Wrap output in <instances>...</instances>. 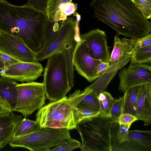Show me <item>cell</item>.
Segmentation results:
<instances>
[{"mask_svg":"<svg viewBox=\"0 0 151 151\" xmlns=\"http://www.w3.org/2000/svg\"><path fill=\"white\" fill-rule=\"evenodd\" d=\"M47 20L45 12L30 6L0 0V31L19 38L35 53L42 45Z\"/></svg>","mask_w":151,"mask_h":151,"instance_id":"1","label":"cell"},{"mask_svg":"<svg viewBox=\"0 0 151 151\" xmlns=\"http://www.w3.org/2000/svg\"><path fill=\"white\" fill-rule=\"evenodd\" d=\"M95 16L116 32L117 35L136 39L151 32V23L131 0H93Z\"/></svg>","mask_w":151,"mask_h":151,"instance_id":"2","label":"cell"},{"mask_svg":"<svg viewBox=\"0 0 151 151\" xmlns=\"http://www.w3.org/2000/svg\"><path fill=\"white\" fill-rule=\"evenodd\" d=\"M91 90L87 87L83 91L76 90L68 96L42 106L36 114V121L40 127L76 129L80 122L77 106Z\"/></svg>","mask_w":151,"mask_h":151,"instance_id":"3","label":"cell"},{"mask_svg":"<svg viewBox=\"0 0 151 151\" xmlns=\"http://www.w3.org/2000/svg\"><path fill=\"white\" fill-rule=\"evenodd\" d=\"M114 122L100 114L80 122L76 129L80 135L81 151H112L111 129Z\"/></svg>","mask_w":151,"mask_h":151,"instance_id":"4","label":"cell"},{"mask_svg":"<svg viewBox=\"0 0 151 151\" xmlns=\"http://www.w3.org/2000/svg\"><path fill=\"white\" fill-rule=\"evenodd\" d=\"M47 59L42 83L47 99L53 102L65 97L72 88L64 51L54 54Z\"/></svg>","mask_w":151,"mask_h":151,"instance_id":"5","label":"cell"},{"mask_svg":"<svg viewBox=\"0 0 151 151\" xmlns=\"http://www.w3.org/2000/svg\"><path fill=\"white\" fill-rule=\"evenodd\" d=\"M71 138L68 129L40 127L29 134L14 137L9 144L12 148L24 147L32 151H47Z\"/></svg>","mask_w":151,"mask_h":151,"instance_id":"6","label":"cell"},{"mask_svg":"<svg viewBox=\"0 0 151 151\" xmlns=\"http://www.w3.org/2000/svg\"><path fill=\"white\" fill-rule=\"evenodd\" d=\"M16 86L17 102L13 111L20 113L26 118L45 104L46 95L42 82L18 83Z\"/></svg>","mask_w":151,"mask_h":151,"instance_id":"7","label":"cell"},{"mask_svg":"<svg viewBox=\"0 0 151 151\" xmlns=\"http://www.w3.org/2000/svg\"><path fill=\"white\" fill-rule=\"evenodd\" d=\"M77 21L72 17L67 18L54 41L36 53V58L39 62L47 59L51 55L63 51L69 47L76 46L81 40Z\"/></svg>","mask_w":151,"mask_h":151,"instance_id":"8","label":"cell"},{"mask_svg":"<svg viewBox=\"0 0 151 151\" xmlns=\"http://www.w3.org/2000/svg\"><path fill=\"white\" fill-rule=\"evenodd\" d=\"M151 45V34L136 39L120 38L115 36L113 47L110 56L109 65L123 60L131 59L132 53L137 50Z\"/></svg>","mask_w":151,"mask_h":151,"instance_id":"9","label":"cell"},{"mask_svg":"<svg viewBox=\"0 0 151 151\" xmlns=\"http://www.w3.org/2000/svg\"><path fill=\"white\" fill-rule=\"evenodd\" d=\"M119 90L124 92L135 86L151 83V67L144 64L130 63L119 73Z\"/></svg>","mask_w":151,"mask_h":151,"instance_id":"10","label":"cell"},{"mask_svg":"<svg viewBox=\"0 0 151 151\" xmlns=\"http://www.w3.org/2000/svg\"><path fill=\"white\" fill-rule=\"evenodd\" d=\"M101 62L91 56L88 47L82 40L78 42L73 53V63L78 74L89 82H93L100 77L96 70Z\"/></svg>","mask_w":151,"mask_h":151,"instance_id":"11","label":"cell"},{"mask_svg":"<svg viewBox=\"0 0 151 151\" xmlns=\"http://www.w3.org/2000/svg\"><path fill=\"white\" fill-rule=\"evenodd\" d=\"M0 51L21 61L39 62L36 53L19 38L0 31Z\"/></svg>","mask_w":151,"mask_h":151,"instance_id":"12","label":"cell"},{"mask_svg":"<svg viewBox=\"0 0 151 151\" xmlns=\"http://www.w3.org/2000/svg\"><path fill=\"white\" fill-rule=\"evenodd\" d=\"M80 37L88 47L91 57L102 62H109L110 55L104 31L96 29L80 35Z\"/></svg>","mask_w":151,"mask_h":151,"instance_id":"13","label":"cell"},{"mask_svg":"<svg viewBox=\"0 0 151 151\" xmlns=\"http://www.w3.org/2000/svg\"><path fill=\"white\" fill-rule=\"evenodd\" d=\"M43 68L39 62H19L6 67L1 75L21 82L33 81L42 75Z\"/></svg>","mask_w":151,"mask_h":151,"instance_id":"14","label":"cell"},{"mask_svg":"<svg viewBox=\"0 0 151 151\" xmlns=\"http://www.w3.org/2000/svg\"><path fill=\"white\" fill-rule=\"evenodd\" d=\"M128 141L112 147V151H151V131H129Z\"/></svg>","mask_w":151,"mask_h":151,"instance_id":"15","label":"cell"},{"mask_svg":"<svg viewBox=\"0 0 151 151\" xmlns=\"http://www.w3.org/2000/svg\"><path fill=\"white\" fill-rule=\"evenodd\" d=\"M136 116L147 125L151 123V83L141 85L135 106Z\"/></svg>","mask_w":151,"mask_h":151,"instance_id":"16","label":"cell"},{"mask_svg":"<svg viewBox=\"0 0 151 151\" xmlns=\"http://www.w3.org/2000/svg\"><path fill=\"white\" fill-rule=\"evenodd\" d=\"M22 119L13 112L0 115V149L9 144L14 137L16 127Z\"/></svg>","mask_w":151,"mask_h":151,"instance_id":"17","label":"cell"},{"mask_svg":"<svg viewBox=\"0 0 151 151\" xmlns=\"http://www.w3.org/2000/svg\"><path fill=\"white\" fill-rule=\"evenodd\" d=\"M18 83L12 79L0 77V104L11 112L17 102Z\"/></svg>","mask_w":151,"mask_h":151,"instance_id":"18","label":"cell"},{"mask_svg":"<svg viewBox=\"0 0 151 151\" xmlns=\"http://www.w3.org/2000/svg\"><path fill=\"white\" fill-rule=\"evenodd\" d=\"M64 21H56L47 19L44 29L43 43L40 49L47 47L55 39Z\"/></svg>","mask_w":151,"mask_h":151,"instance_id":"19","label":"cell"},{"mask_svg":"<svg viewBox=\"0 0 151 151\" xmlns=\"http://www.w3.org/2000/svg\"><path fill=\"white\" fill-rule=\"evenodd\" d=\"M141 85L132 87L124 93L123 113H128L136 116L135 106Z\"/></svg>","mask_w":151,"mask_h":151,"instance_id":"20","label":"cell"},{"mask_svg":"<svg viewBox=\"0 0 151 151\" xmlns=\"http://www.w3.org/2000/svg\"><path fill=\"white\" fill-rule=\"evenodd\" d=\"M130 127L128 126L119 124L117 122L113 123L111 133V148L128 141V133Z\"/></svg>","mask_w":151,"mask_h":151,"instance_id":"21","label":"cell"},{"mask_svg":"<svg viewBox=\"0 0 151 151\" xmlns=\"http://www.w3.org/2000/svg\"><path fill=\"white\" fill-rule=\"evenodd\" d=\"M40 127L35 121L25 118L22 119L16 127L14 132V137H17L31 133Z\"/></svg>","mask_w":151,"mask_h":151,"instance_id":"22","label":"cell"},{"mask_svg":"<svg viewBox=\"0 0 151 151\" xmlns=\"http://www.w3.org/2000/svg\"><path fill=\"white\" fill-rule=\"evenodd\" d=\"M98 97L99 95L92 90L81 100L77 108L99 111Z\"/></svg>","mask_w":151,"mask_h":151,"instance_id":"23","label":"cell"},{"mask_svg":"<svg viewBox=\"0 0 151 151\" xmlns=\"http://www.w3.org/2000/svg\"><path fill=\"white\" fill-rule=\"evenodd\" d=\"M130 63L144 64L151 61V45L140 48L133 52Z\"/></svg>","mask_w":151,"mask_h":151,"instance_id":"24","label":"cell"},{"mask_svg":"<svg viewBox=\"0 0 151 151\" xmlns=\"http://www.w3.org/2000/svg\"><path fill=\"white\" fill-rule=\"evenodd\" d=\"M100 114L103 116H110V110L114 99L109 93L103 91L99 95Z\"/></svg>","mask_w":151,"mask_h":151,"instance_id":"25","label":"cell"},{"mask_svg":"<svg viewBox=\"0 0 151 151\" xmlns=\"http://www.w3.org/2000/svg\"><path fill=\"white\" fill-rule=\"evenodd\" d=\"M142 14L147 19L151 18V0H131Z\"/></svg>","mask_w":151,"mask_h":151,"instance_id":"26","label":"cell"},{"mask_svg":"<svg viewBox=\"0 0 151 151\" xmlns=\"http://www.w3.org/2000/svg\"><path fill=\"white\" fill-rule=\"evenodd\" d=\"M124 96L114 99L110 110V115L114 122H117L120 115L123 113Z\"/></svg>","mask_w":151,"mask_h":151,"instance_id":"27","label":"cell"},{"mask_svg":"<svg viewBox=\"0 0 151 151\" xmlns=\"http://www.w3.org/2000/svg\"><path fill=\"white\" fill-rule=\"evenodd\" d=\"M81 143L75 139L71 138L67 141L60 144L49 151H70L74 149L81 148Z\"/></svg>","mask_w":151,"mask_h":151,"instance_id":"28","label":"cell"},{"mask_svg":"<svg viewBox=\"0 0 151 151\" xmlns=\"http://www.w3.org/2000/svg\"><path fill=\"white\" fill-rule=\"evenodd\" d=\"M77 9V4L69 2L61 4L59 6L57 11L61 12L63 14L67 16L74 13Z\"/></svg>","mask_w":151,"mask_h":151,"instance_id":"29","label":"cell"},{"mask_svg":"<svg viewBox=\"0 0 151 151\" xmlns=\"http://www.w3.org/2000/svg\"><path fill=\"white\" fill-rule=\"evenodd\" d=\"M77 109L79 115L80 122L100 114L99 111L78 108Z\"/></svg>","mask_w":151,"mask_h":151,"instance_id":"30","label":"cell"},{"mask_svg":"<svg viewBox=\"0 0 151 151\" xmlns=\"http://www.w3.org/2000/svg\"><path fill=\"white\" fill-rule=\"evenodd\" d=\"M138 120L136 116L129 114H122L119 116L117 122L119 124L130 126L134 121Z\"/></svg>","mask_w":151,"mask_h":151,"instance_id":"31","label":"cell"},{"mask_svg":"<svg viewBox=\"0 0 151 151\" xmlns=\"http://www.w3.org/2000/svg\"><path fill=\"white\" fill-rule=\"evenodd\" d=\"M47 0H28L26 4L46 13Z\"/></svg>","mask_w":151,"mask_h":151,"instance_id":"32","label":"cell"},{"mask_svg":"<svg viewBox=\"0 0 151 151\" xmlns=\"http://www.w3.org/2000/svg\"><path fill=\"white\" fill-rule=\"evenodd\" d=\"M0 59L4 63L6 67L12 64L20 62L10 55L0 51Z\"/></svg>","mask_w":151,"mask_h":151,"instance_id":"33","label":"cell"},{"mask_svg":"<svg viewBox=\"0 0 151 151\" xmlns=\"http://www.w3.org/2000/svg\"><path fill=\"white\" fill-rule=\"evenodd\" d=\"M110 63L101 62L97 66L96 70V74L100 77L108 69Z\"/></svg>","mask_w":151,"mask_h":151,"instance_id":"34","label":"cell"},{"mask_svg":"<svg viewBox=\"0 0 151 151\" xmlns=\"http://www.w3.org/2000/svg\"><path fill=\"white\" fill-rule=\"evenodd\" d=\"M6 68L5 65L0 59V75L4 71Z\"/></svg>","mask_w":151,"mask_h":151,"instance_id":"35","label":"cell"},{"mask_svg":"<svg viewBox=\"0 0 151 151\" xmlns=\"http://www.w3.org/2000/svg\"><path fill=\"white\" fill-rule=\"evenodd\" d=\"M10 112H11L3 107L0 104V115Z\"/></svg>","mask_w":151,"mask_h":151,"instance_id":"36","label":"cell"}]
</instances>
